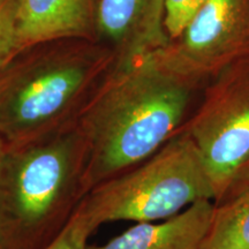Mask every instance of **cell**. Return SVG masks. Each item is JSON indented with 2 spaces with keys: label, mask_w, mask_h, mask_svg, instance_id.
<instances>
[{
  "label": "cell",
  "mask_w": 249,
  "mask_h": 249,
  "mask_svg": "<svg viewBox=\"0 0 249 249\" xmlns=\"http://www.w3.org/2000/svg\"><path fill=\"white\" fill-rule=\"evenodd\" d=\"M194 88L150 53L113 65L81 114L88 193L154 155L182 126Z\"/></svg>",
  "instance_id": "1"
},
{
  "label": "cell",
  "mask_w": 249,
  "mask_h": 249,
  "mask_svg": "<svg viewBox=\"0 0 249 249\" xmlns=\"http://www.w3.org/2000/svg\"><path fill=\"white\" fill-rule=\"evenodd\" d=\"M113 64V52L96 39H55L23 49L0 68V138L22 145L75 128Z\"/></svg>",
  "instance_id": "2"
},
{
  "label": "cell",
  "mask_w": 249,
  "mask_h": 249,
  "mask_svg": "<svg viewBox=\"0 0 249 249\" xmlns=\"http://www.w3.org/2000/svg\"><path fill=\"white\" fill-rule=\"evenodd\" d=\"M86 141L79 127L7 145L0 158V249H45L88 194Z\"/></svg>",
  "instance_id": "3"
},
{
  "label": "cell",
  "mask_w": 249,
  "mask_h": 249,
  "mask_svg": "<svg viewBox=\"0 0 249 249\" xmlns=\"http://www.w3.org/2000/svg\"><path fill=\"white\" fill-rule=\"evenodd\" d=\"M201 200L216 201L203 158L181 127L154 155L87 194L71 219L92 234L108 222H157Z\"/></svg>",
  "instance_id": "4"
},
{
  "label": "cell",
  "mask_w": 249,
  "mask_h": 249,
  "mask_svg": "<svg viewBox=\"0 0 249 249\" xmlns=\"http://www.w3.org/2000/svg\"><path fill=\"white\" fill-rule=\"evenodd\" d=\"M181 128L203 158L218 203L249 160V58L210 81L200 107Z\"/></svg>",
  "instance_id": "5"
},
{
  "label": "cell",
  "mask_w": 249,
  "mask_h": 249,
  "mask_svg": "<svg viewBox=\"0 0 249 249\" xmlns=\"http://www.w3.org/2000/svg\"><path fill=\"white\" fill-rule=\"evenodd\" d=\"M149 53L193 88L211 81L249 58V0H209L177 38Z\"/></svg>",
  "instance_id": "6"
},
{
  "label": "cell",
  "mask_w": 249,
  "mask_h": 249,
  "mask_svg": "<svg viewBox=\"0 0 249 249\" xmlns=\"http://www.w3.org/2000/svg\"><path fill=\"white\" fill-rule=\"evenodd\" d=\"M95 34L120 65L169 42L164 28V0H96Z\"/></svg>",
  "instance_id": "7"
},
{
  "label": "cell",
  "mask_w": 249,
  "mask_h": 249,
  "mask_svg": "<svg viewBox=\"0 0 249 249\" xmlns=\"http://www.w3.org/2000/svg\"><path fill=\"white\" fill-rule=\"evenodd\" d=\"M95 15L96 0H18L21 51L49 40L96 39Z\"/></svg>",
  "instance_id": "8"
},
{
  "label": "cell",
  "mask_w": 249,
  "mask_h": 249,
  "mask_svg": "<svg viewBox=\"0 0 249 249\" xmlns=\"http://www.w3.org/2000/svg\"><path fill=\"white\" fill-rule=\"evenodd\" d=\"M213 211L214 201H197L161 222L136 223L105 245L87 249H201Z\"/></svg>",
  "instance_id": "9"
},
{
  "label": "cell",
  "mask_w": 249,
  "mask_h": 249,
  "mask_svg": "<svg viewBox=\"0 0 249 249\" xmlns=\"http://www.w3.org/2000/svg\"><path fill=\"white\" fill-rule=\"evenodd\" d=\"M201 249H249V189L214 203Z\"/></svg>",
  "instance_id": "10"
},
{
  "label": "cell",
  "mask_w": 249,
  "mask_h": 249,
  "mask_svg": "<svg viewBox=\"0 0 249 249\" xmlns=\"http://www.w3.org/2000/svg\"><path fill=\"white\" fill-rule=\"evenodd\" d=\"M18 14V0H0V68L21 51Z\"/></svg>",
  "instance_id": "11"
},
{
  "label": "cell",
  "mask_w": 249,
  "mask_h": 249,
  "mask_svg": "<svg viewBox=\"0 0 249 249\" xmlns=\"http://www.w3.org/2000/svg\"><path fill=\"white\" fill-rule=\"evenodd\" d=\"M209 0H164V28L169 39L177 38Z\"/></svg>",
  "instance_id": "12"
},
{
  "label": "cell",
  "mask_w": 249,
  "mask_h": 249,
  "mask_svg": "<svg viewBox=\"0 0 249 249\" xmlns=\"http://www.w3.org/2000/svg\"><path fill=\"white\" fill-rule=\"evenodd\" d=\"M89 236L90 233L71 218L60 235L45 249H87Z\"/></svg>",
  "instance_id": "13"
},
{
  "label": "cell",
  "mask_w": 249,
  "mask_h": 249,
  "mask_svg": "<svg viewBox=\"0 0 249 249\" xmlns=\"http://www.w3.org/2000/svg\"><path fill=\"white\" fill-rule=\"evenodd\" d=\"M249 189V160L246 163L244 166L240 167V170L236 172V174L233 178L231 185H230L229 189H227L226 194L219 202H222L226 198L233 197V196L240 194L242 192H246ZM218 202V203H219Z\"/></svg>",
  "instance_id": "14"
},
{
  "label": "cell",
  "mask_w": 249,
  "mask_h": 249,
  "mask_svg": "<svg viewBox=\"0 0 249 249\" xmlns=\"http://www.w3.org/2000/svg\"><path fill=\"white\" fill-rule=\"evenodd\" d=\"M6 148H7V143H6L4 140L0 138V158H1V156L4 155Z\"/></svg>",
  "instance_id": "15"
}]
</instances>
